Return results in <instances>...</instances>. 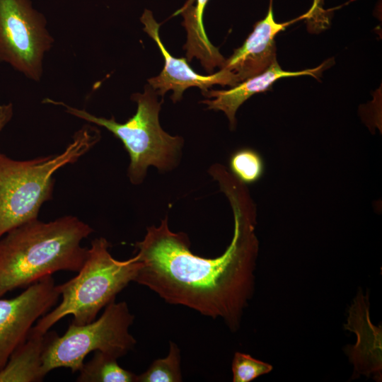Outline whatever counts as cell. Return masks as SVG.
<instances>
[{
    "label": "cell",
    "instance_id": "obj_8",
    "mask_svg": "<svg viewBox=\"0 0 382 382\" xmlns=\"http://www.w3.org/2000/svg\"><path fill=\"white\" fill-rule=\"evenodd\" d=\"M59 296L54 278L49 275L14 298H0V372L26 340L33 324L56 305Z\"/></svg>",
    "mask_w": 382,
    "mask_h": 382
},
{
    "label": "cell",
    "instance_id": "obj_16",
    "mask_svg": "<svg viewBox=\"0 0 382 382\" xmlns=\"http://www.w3.org/2000/svg\"><path fill=\"white\" fill-rule=\"evenodd\" d=\"M180 381V351L173 342H170L169 352L165 358L155 360L145 372L137 377V382Z\"/></svg>",
    "mask_w": 382,
    "mask_h": 382
},
{
    "label": "cell",
    "instance_id": "obj_1",
    "mask_svg": "<svg viewBox=\"0 0 382 382\" xmlns=\"http://www.w3.org/2000/svg\"><path fill=\"white\" fill-rule=\"evenodd\" d=\"M214 180L234 216L233 236L225 252L215 258L195 255L187 236L171 231L166 216L158 226L148 227L144 239L134 244L140 263L134 282L167 303L221 318L235 331L254 290L258 253L255 207L245 185L228 170L219 171Z\"/></svg>",
    "mask_w": 382,
    "mask_h": 382
},
{
    "label": "cell",
    "instance_id": "obj_5",
    "mask_svg": "<svg viewBox=\"0 0 382 382\" xmlns=\"http://www.w3.org/2000/svg\"><path fill=\"white\" fill-rule=\"evenodd\" d=\"M156 91L147 84L142 93L132 94V100L137 104L136 113L124 123L114 117L107 119L97 117L83 109H79L46 98L43 103L64 107L66 112L88 122L105 127L119 139L129 154L130 163L127 175L134 185L144 179L148 167L153 166L160 170L174 168L178 163L183 139L166 132L159 123L158 115L163 100L157 99Z\"/></svg>",
    "mask_w": 382,
    "mask_h": 382
},
{
    "label": "cell",
    "instance_id": "obj_17",
    "mask_svg": "<svg viewBox=\"0 0 382 382\" xmlns=\"http://www.w3.org/2000/svg\"><path fill=\"white\" fill-rule=\"evenodd\" d=\"M272 370V365L249 354L241 352H236L234 354L232 361L233 382H249Z\"/></svg>",
    "mask_w": 382,
    "mask_h": 382
},
{
    "label": "cell",
    "instance_id": "obj_14",
    "mask_svg": "<svg viewBox=\"0 0 382 382\" xmlns=\"http://www.w3.org/2000/svg\"><path fill=\"white\" fill-rule=\"evenodd\" d=\"M93 352L79 371L78 382H137V375L121 367L117 358L100 351Z\"/></svg>",
    "mask_w": 382,
    "mask_h": 382
},
{
    "label": "cell",
    "instance_id": "obj_9",
    "mask_svg": "<svg viewBox=\"0 0 382 382\" xmlns=\"http://www.w3.org/2000/svg\"><path fill=\"white\" fill-rule=\"evenodd\" d=\"M140 21L144 25V30L156 42L165 60L161 72L148 80L158 96H163L168 91H173L171 99L176 102L190 87L200 88L203 94L216 84L233 87L239 83L237 76L226 69L222 68L215 74L203 76L195 72L185 58L173 57L161 40L160 24L156 21L151 11L145 9Z\"/></svg>",
    "mask_w": 382,
    "mask_h": 382
},
{
    "label": "cell",
    "instance_id": "obj_12",
    "mask_svg": "<svg viewBox=\"0 0 382 382\" xmlns=\"http://www.w3.org/2000/svg\"><path fill=\"white\" fill-rule=\"evenodd\" d=\"M325 64L313 69L299 71H286L280 67L275 60L268 69L262 74L249 78L228 90L207 91L202 95L207 98L202 103L207 105L209 110H221L225 113L230 122V127L233 129L236 125V112L238 108L253 95L267 90L274 81L285 77L308 75L314 77L323 71Z\"/></svg>",
    "mask_w": 382,
    "mask_h": 382
},
{
    "label": "cell",
    "instance_id": "obj_2",
    "mask_svg": "<svg viewBox=\"0 0 382 382\" xmlns=\"http://www.w3.org/2000/svg\"><path fill=\"white\" fill-rule=\"evenodd\" d=\"M93 228L78 217L35 219L0 238V298L59 271L79 272L88 248L81 241Z\"/></svg>",
    "mask_w": 382,
    "mask_h": 382
},
{
    "label": "cell",
    "instance_id": "obj_7",
    "mask_svg": "<svg viewBox=\"0 0 382 382\" xmlns=\"http://www.w3.org/2000/svg\"><path fill=\"white\" fill-rule=\"evenodd\" d=\"M53 42L45 16L30 0H0V63L39 81L44 55Z\"/></svg>",
    "mask_w": 382,
    "mask_h": 382
},
{
    "label": "cell",
    "instance_id": "obj_4",
    "mask_svg": "<svg viewBox=\"0 0 382 382\" xmlns=\"http://www.w3.org/2000/svg\"><path fill=\"white\" fill-rule=\"evenodd\" d=\"M110 246L103 237L91 241L86 259L76 276L57 285L62 301L53 310L39 318L30 331L44 333L69 315L71 323L81 325L94 320L98 312L127 284L134 281L140 263L134 257L117 260L110 253Z\"/></svg>",
    "mask_w": 382,
    "mask_h": 382
},
{
    "label": "cell",
    "instance_id": "obj_18",
    "mask_svg": "<svg viewBox=\"0 0 382 382\" xmlns=\"http://www.w3.org/2000/svg\"><path fill=\"white\" fill-rule=\"evenodd\" d=\"M13 115V107L10 103H1L0 100V132L11 121Z\"/></svg>",
    "mask_w": 382,
    "mask_h": 382
},
{
    "label": "cell",
    "instance_id": "obj_3",
    "mask_svg": "<svg viewBox=\"0 0 382 382\" xmlns=\"http://www.w3.org/2000/svg\"><path fill=\"white\" fill-rule=\"evenodd\" d=\"M100 138L97 128L86 125L59 154L18 161L0 152V238L37 219L42 205L52 198L54 173L77 161Z\"/></svg>",
    "mask_w": 382,
    "mask_h": 382
},
{
    "label": "cell",
    "instance_id": "obj_6",
    "mask_svg": "<svg viewBox=\"0 0 382 382\" xmlns=\"http://www.w3.org/2000/svg\"><path fill=\"white\" fill-rule=\"evenodd\" d=\"M105 308L97 320L81 325L71 323L62 336L55 337L43 357L47 374L62 367L79 371L91 352L100 351L118 359L134 348L136 340L129 328L134 316L127 304L114 301Z\"/></svg>",
    "mask_w": 382,
    "mask_h": 382
},
{
    "label": "cell",
    "instance_id": "obj_13",
    "mask_svg": "<svg viewBox=\"0 0 382 382\" xmlns=\"http://www.w3.org/2000/svg\"><path fill=\"white\" fill-rule=\"evenodd\" d=\"M58 334L30 331L26 340L11 354L0 372V382H39L47 375L43 368L44 354Z\"/></svg>",
    "mask_w": 382,
    "mask_h": 382
},
{
    "label": "cell",
    "instance_id": "obj_10",
    "mask_svg": "<svg viewBox=\"0 0 382 382\" xmlns=\"http://www.w3.org/2000/svg\"><path fill=\"white\" fill-rule=\"evenodd\" d=\"M310 12L279 23L274 21L273 0H270L267 16L255 23L253 32L243 45L225 60L223 68L233 72L239 83L262 74L277 60L275 35L290 24L307 17Z\"/></svg>",
    "mask_w": 382,
    "mask_h": 382
},
{
    "label": "cell",
    "instance_id": "obj_11",
    "mask_svg": "<svg viewBox=\"0 0 382 382\" xmlns=\"http://www.w3.org/2000/svg\"><path fill=\"white\" fill-rule=\"evenodd\" d=\"M359 291L349 308L345 329L356 333L357 342L347 350L350 361L358 374L381 376V328L369 318V301Z\"/></svg>",
    "mask_w": 382,
    "mask_h": 382
},
{
    "label": "cell",
    "instance_id": "obj_15",
    "mask_svg": "<svg viewBox=\"0 0 382 382\" xmlns=\"http://www.w3.org/2000/svg\"><path fill=\"white\" fill-rule=\"evenodd\" d=\"M230 173L244 185L258 181L265 170V164L260 154L250 148L234 151L229 158Z\"/></svg>",
    "mask_w": 382,
    "mask_h": 382
}]
</instances>
